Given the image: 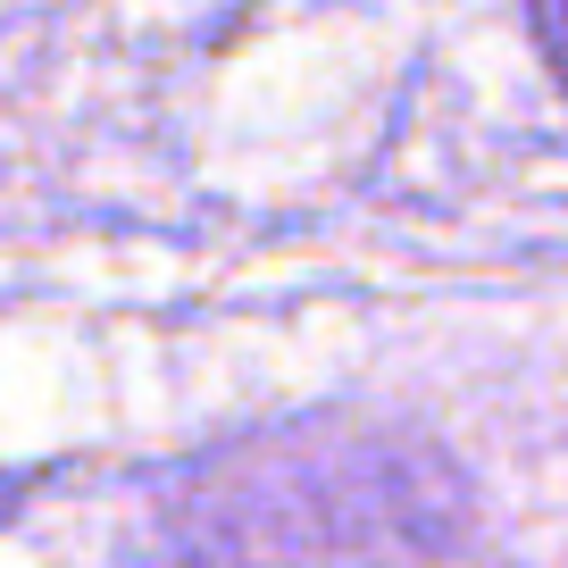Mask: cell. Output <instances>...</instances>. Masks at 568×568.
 Listing matches in <instances>:
<instances>
[{"mask_svg": "<svg viewBox=\"0 0 568 568\" xmlns=\"http://www.w3.org/2000/svg\"><path fill=\"white\" fill-rule=\"evenodd\" d=\"M535 34H544L551 68H560V84H568V0H535Z\"/></svg>", "mask_w": 568, "mask_h": 568, "instance_id": "6da1fadb", "label": "cell"}, {"mask_svg": "<svg viewBox=\"0 0 568 568\" xmlns=\"http://www.w3.org/2000/svg\"><path fill=\"white\" fill-rule=\"evenodd\" d=\"M9 501H18V485H9V494H0V510H9Z\"/></svg>", "mask_w": 568, "mask_h": 568, "instance_id": "7a4b0ae2", "label": "cell"}]
</instances>
